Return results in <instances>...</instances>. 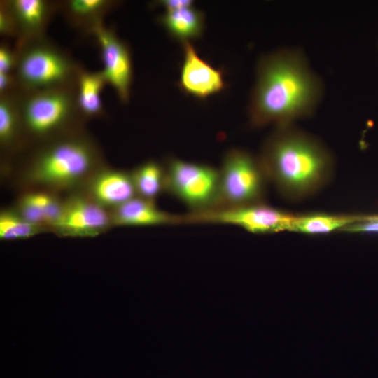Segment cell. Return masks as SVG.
<instances>
[{
	"instance_id": "obj_13",
	"label": "cell",
	"mask_w": 378,
	"mask_h": 378,
	"mask_svg": "<svg viewBox=\"0 0 378 378\" xmlns=\"http://www.w3.org/2000/svg\"><path fill=\"white\" fill-rule=\"evenodd\" d=\"M13 18L16 46L45 37V32L59 2L46 0L3 1Z\"/></svg>"
},
{
	"instance_id": "obj_17",
	"label": "cell",
	"mask_w": 378,
	"mask_h": 378,
	"mask_svg": "<svg viewBox=\"0 0 378 378\" xmlns=\"http://www.w3.org/2000/svg\"><path fill=\"white\" fill-rule=\"evenodd\" d=\"M361 214L307 212L295 214L290 232L306 234H324L342 232L357 221Z\"/></svg>"
},
{
	"instance_id": "obj_6",
	"label": "cell",
	"mask_w": 378,
	"mask_h": 378,
	"mask_svg": "<svg viewBox=\"0 0 378 378\" xmlns=\"http://www.w3.org/2000/svg\"><path fill=\"white\" fill-rule=\"evenodd\" d=\"M219 172L220 207L265 202L270 183L259 155L240 148L224 155Z\"/></svg>"
},
{
	"instance_id": "obj_27",
	"label": "cell",
	"mask_w": 378,
	"mask_h": 378,
	"mask_svg": "<svg viewBox=\"0 0 378 378\" xmlns=\"http://www.w3.org/2000/svg\"><path fill=\"white\" fill-rule=\"evenodd\" d=\"M17 83L13 73H0V94L15 90Z\"/></svg>"
},
{
	"instance_id": "obj_7",
	"label": "cell",
	"mask_w": 378,
	"mask_h": 378,
	"mask_svg": "<svg viewBox=\"0 0 378 378\" xmlns=\"http://www.w3.org/2000/svg\"><path fill=\"white\" fill-rule=\"evenodd\" d=\"M166 169V193L189 209L202 213L220 206L218 169L207 164L169 157Z\"/></svg>"
},
{
	"instance_id": "obj_20",
	"label": "cell",
	"mask_w": 378,
	"mask_h": 378,
	"mask_svg": "<svg viewBox=\"0 0 378 378\" xmlns=\"http://www.w3.org/2000/svg\"><path fill=\"white\" fill-rule=\"evenodd\" d=\"M158 20L173 38L181 43L199 38L204 28V13L193 6L165 12Z\"/></svg>"
},
{
	"instance_id": "obj_18",
	"label": "cell",
	"mask_w": 378,
	"mask_h": 378,
	"mask_svg": "<svg viewBox=\"0 0 378 378\" xmlns=\"http://www.w3.org/2000/svg\"><path fill=\"white\" fill-rule=\"evenodd\" d=\"M115 4L108 0H69L59 3V9L71 25L90 33Z\"/></svg>"
},
{
	"instance_id": "obj_22",
	"label": "cell",
	"mask_w": 378,
	"mask_h": 378,
	"mask_svg": "<svg viewBox=\"0 0 378 378\" xmlns=\"http://www.w3.org/2000/svg\"><path fill=\"white\" fill-rule=\"evenodd\" d=\"M45 232H48L47 229L27 220L12 205L1 209V240L27 239Z\"/></svg>"
},
{
	"instance_id": "obj_10",
	"label": "cell",
	"mask_w": 378,
	"mask_h": 378,
	"mask_svg": "<svg viewBox=\"0 0 378 378\" xmlns=\"http://www.w3.org/2000/svg\"><path fill=\"white\" fill-rule=\"evenodd\" d=\"M90 34L99 45L104 64L102 71L107 84L114 88L121 102L127 103L132 80V64L128 46L103 22L94 26Z\"/></svg>"
},
{
	"instance_id": "obj_14",
	"label": "cell",
	"mask_w": 378,
	"mask_h": 378,
	"mask_svg": "<svg viewBox=\"0 0 378 378\" xmlns=\"http://www.w3.org/2000/svg\"><path fill=\"white\" fill-rule=\"evenodd\" d=\"M114 227H147L184 225L183 214L161 209L155 201L138 196L111 211Z\"/></svg>"
},
{
	"instance_id": "obj_11",
	"label": "cell",
	"mask_w": 378,
	"mask_h": 378,
	"mask_svg": "<svg viewBox=\"0 0 378 378\" xmlns=\"http://www.w3.org/2000/svg\"><path fill=\"white\" fill-rule=\"evenodd\" d=\"M78 191L110 211L137 196L130 171L106 164L99 168Z\"/></svg>"
},
{
	"instance_id": "obj_21",
	"label": "cell",
	"mask_w": 378,
	"mask_h": 378,
	"mask_svg": "<svg viewBox=\"0 0 378 378\" xmlns=\"http://www.w3.org/2000/svg\"><path fill=\"white\" fill-rule=\"evenodd\" d=\"M138 197L156 201L166 193V169L164 163L155 160H146L131 171Z\"/></svg>"
},
{
	"instance_id": "obj_26",
	"label": "cell",
	"mask_w": 378,
	"mask_h": 378,
	"mask_svg": "<svg viewBox=\"0 0 378 378\" xmlns=\"http://www.w3.org/2000/svg\"><path fill=\"white\" fill-rule=\"evenodd\" d=\"M156 4L162 6L165 9V12H171L192 7L193 1L190 0H163L157 1Z\"/></svg>"
},
{
	"instance_id": "obj_5",
	"label": "cell",
	"mask_w": 378,
	"mask_h": 378,
	"mask_svg": "<svg viewBox=\"0 0 378 378\" xmlns=\"http://www.w3.org/2000/svg\"><path fill=\"white\" fill-rule=\"evenodd\" d=\"M17 88L33 92L74 85L81 66L46 36L16 46Z\"/></svg>"
},
{
	"instance_id": "obj_8",
	"label": "cell",
	"mask_w": 378,
	"mask_h": 378,
	"mask_svg": "<svg viewBox=\"0 0 378 378\" xmlns=\"http://www.w3.org/2000/svg\"><path fill=\"white\" fill-rule=\"evenodd\" d=\"M294 214L264 202L239 207H220L202 213H187L183 214V218L184 224L228 225L253 234H273L290 232Z\"/></svg>"
},
{
	"instance_id": "obj_1",
	"label": "cell",
	"mask_w": 378,
	"mask_h": 378,
	"mask_svg": "<svg viewBox=\"0 0 378 378\" xmlns=\"http://www.w3.org/2000/svg\"><path fill=\"white\" fill-rule=\"evenodd\" d=\"M324 92L322 80L302 50L283 48L263 55L248 106L254 127L295 124L312 116Z\"/></svg>"
},
{
	"instance_id": "obj_2",
	"label": "cell",
	"mask_w": 378,
	"mask_h": 378,
	"mask_svg": "<svg viewBox=\"0 0 378 378\" xmlns=\"http://www.w3.org/2000/svg\"><path fill=\"white\" fill-rule=\"evenodd\" d=\"M106 164L97 142L85 128L29 147L3 171L19 192L41 189L62 195L78 191Z\"/></svg>"
},
{
	"instance_id": "obj_3",
	"label": "cell",
	"mask_w": 378,
	"mask_h": 378,
	"mask_svg": "<svg viewBox=\"0 0 378 378\" xmlns=\"http://www.w3.org/2000/svg\"><path fill=\"white\" fill-rule=\"evenodd\" d=\"M279 193L300 201L318 192L333 178L335 158L317 137L295 124L275 127L259 155Z\"/></svg>"
},
{
	"instance_id": "obj_9",
	"label": "cell",
	"mask_w": 378,
	"mask_h": 378,
	"mask_svg": "<svg viewBox=\"0 0 378 378\" xmlns=\"http://www.w3.org/2000/svg\"><path fill=\"white\" fill-rule=\"evenodd\" d=\"M113 227L111 211L79 191L64 195L51 232L60 237H95Z\"/></svg>"
},
{
	"instance_id": "obj_4",
	"label": "cell",
	"mask_w": 378,
	"mask_h": 378,
	"mask_svg": "<svg viewBox=\"0 0 378 378\" xmlns=\"http://www.w3.org/2000/svg\"><path fill=\"white\" fill-rule=\"evenodd\" d=\"M17 96L24 144L22 150L85 128L86 119L78 106L77 83L33 92L17 90Z\"/></svg>"
},
{
	"instance_id": "obj_19",
	"label": "cell",
	"mask_w": 378,
	"mask_h": 378,
	"mask_svg": "<svg viewBox=\"0 0 378 378\" xmlns=\"http://www.w3.org/2000/svg\"><path fill=\"white\" fill-rule=\"evenodd\" d=\"M107 84L102 71L91 72L81 67L77 80L78 103L87 120L103 115L101 92Z\"/></svg>"
},
{
	"instance_id": "obj_15",
	"label": "cell",
	"mask_w": 378,
	"mask_h": 378,
	"mask_svg": "<svg viewBox=\"0 0 378 378\" xmlns=\"http://www.w3.org/2000/svg\"><path fill=\"white\" fill-rule=\"evenodd\" d=\"M64 195L41 189L19 192L12 205L27 220L40 225L51 232L62 206Z\"/></svg>"
},
{
	"instance_id": "obj_12",
	"label": "cell",
	"mask_w": 378,
	"mask_h": 378,
	"mask_svg": "<svg viewBox=\"0 0 378 378\" xmlns=\"http://www.w3.org/2000/svg\"><path fill=\"white\" fill-rule=\"evenodd\" d=\"M183 61L179 86L186 94L206 99L225 88L223 72L201 58L190 41L182 43Z\"/></svg>"
},
{
	"instance_id": "obj_25",
	"label": "cell",
	"mask_w": 378,
	"mask_h": 378,
	"mask_svg": "<svg viewBox=\"0 0 378 378\" xmlns=\"http://www.w3.org/2000/svg\"><path fill=\"white\" fill-rule=\"evenodd\" d=\"M0 33L5 36L16 37L13 18L2 1L0 4Z\"/></svg>"
},
{
	"instance_id": "obj_16",
	"label": "cell",
	"mask_w": 378,
	"mask_h": 378,
	"mask_svg": "<svg viewBox=\"0 0 378 378\" xmlns=\"http://www.w3.org/2000/svg\"><path fill=\"white\" fill-rule=\"evenodd\" d=\"M17 90L0 94V149L3 163L13 159L24 147Z\"/></svg>"
},
{
	"instance_id": "obj_23",
	"label": "cell",
	"mask_w": 378,
	"mask_h": 378,
	"mask_svg": "<svg viewBox=\"0 0 378 378\" xmlns=\"http://www.w3.org/2000/svg\"><path fill=\"white\" fill-rule=\"evenodd\" d=\"M342 232L349 233H378V214H361L360 218Z\"/></svg>"
},
{
	"instance_id": "obj_24",
	"label": "cell",
	"mask_w": 378,
	"mask_h": 378,
	"mask_svg": "<svg viewBox=\"0 0 378 378\" xmlns=\"http://www.w3.org/2000/svg\"><path fill=\"white\" fill-rule=\"evenodd\" d=\"M17 62V53L8 45L0 46V73H13Z\"/></svg>"
}]
</instances>
